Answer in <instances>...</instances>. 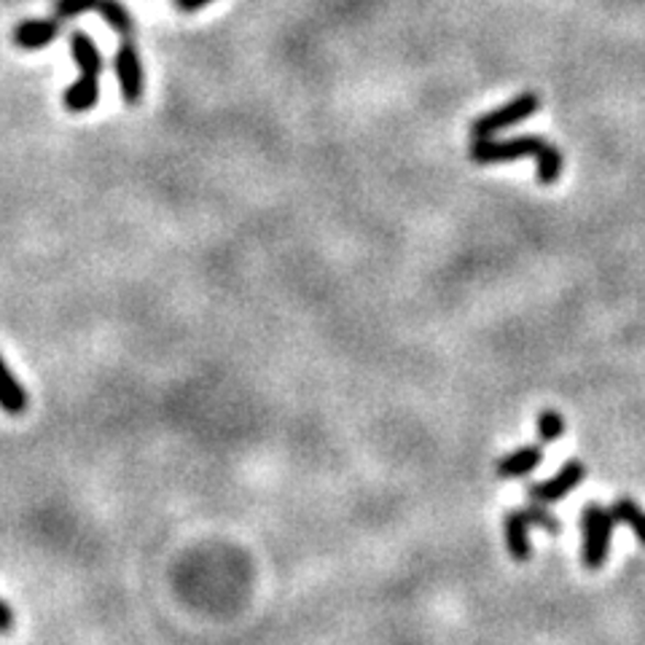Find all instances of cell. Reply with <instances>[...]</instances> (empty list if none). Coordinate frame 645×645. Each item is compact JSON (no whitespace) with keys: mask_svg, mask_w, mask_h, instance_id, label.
Listing matches in <instances>:
<instances>
[{"mask_svg":"<svg viewBox=\"0 0 645 645\" xmlns=\"http://www.w3.org/2000/svg\"><path fill=\"white\" fill-rule=\"evenodd\" d=\"M533 156L538 162V180L544 186L557 184L563 175V151L544 137L524 135L511 137V141H496V137H485V141L471 143V159L476 165H500V162H514Z\"/></svg>","mask_w":645,"mask_h":645,"instance_id":"1","label":"cell"},{"mask_svg":"<svg viewBox=\"0 0 645 645\" xmlns=\"http://www.w3.org/2000/svg\"><path fill=\"white\" fill-rule=\"evenodd\" d=\"M70 52H74V59L78 63V70H81V78L74 84V87L65 92V108L74 113L92 111L94 102L100 98L98 76L102 70V57L94 46V41L89 38L87 33H74L70 38Z\"/></svg>","mask_w":645,"mask_h":645,"instance_id":"2","label":"cell"},{"mask_svg":"<svg viewBox=\"0 0 645 645\" xmlns=\"http://www.w3.org/2000/svg\"><path fill=\"white\" fill-rule=\"evenodd\" d=\"M613 520L611 509L589 503L581 511V533H583V548L581 559L589 570H602L611 554V538H613Z\"/></svg>","mask_w":645,"mask_h":645,"instance_id":"3","label":"cell"},{"mask_svg":"<svg viewBox=\"0 0 645 645\" xmlns=\"http://www.w3.org/2000/svg\"><path fill=\"white\" fill-rule=\"evenodd\" d=\"M541 98L535 92H524L520 98L509 100L505 105L496 108V111L485 113L471 124V137L474 141H485V137H496L498 132L509 130V126L522 124L524 119H530L533 113H538Z\"/></svg>","mask_w":645,"mask_h":645,"instance_id":"4","label":"cell"},{"mask_svg":"<svg viewBox=\"0 0 645 645\" xmlns=\"http://www.w3.org/2000/svg\"><path fill=\"white\" fill-rule=\"evenodd\" d=\"M583 479H587V466L578 460H570L565 463V466L559 468L552 479L538 481V485H530L527 496L530 500H538V503H559V500L568 498L576 487H581Z\"/></svg>","mask_w":645,"mask_h":645,"instance_id":"5","label":"cell"},{"mask_svg":"<svg viewBox=\"0 0 645 645\" xmlns=\"http://www.w3.org/2000/svg\"><path fill=\"white\" fill-rule=\"evenodd\" d=\"M116 76L119 84H122V98L124 102H137L143 94V68H141V57H137L135 46L130 41H124L119 46L116 54Z\"/></svg>","mask_w":645,"mask_h":645,"instance_id":"6","label":"cell"},{"mask_svg":"<svg viewBox=\"0 0 645 645\" xmlns=\"http://www.w3.org/2000/svg\"><path fill=\"white\" fill-rule=\"evenodd\" d=\"M544 463V447L541 444H530V447H520L509 455H503L496 463L498 479H524Z\"/></svg>","mask_w":645,"mask_h":645,"instance_id":"7","label":"cell"},{"mask_svg":"<svg viewBox=\"0 0 645 645\" xmlns=\"http://www.w3.org/2000/svg\"><path fill=\"white\" fill-rule=\"evenodd\" d=\"M527 516H524V511H505V520H503V530H505V546H509V554L511 559H516V563H527L530 559V538H527Z\"/></svg>","mask_w":645,"mask_h":645,"instance_id":"8","label":"cell"},{"mask_svg":"<svg viewBox=\"0 0 645 645\" xmlns=\"http://www.w3.org/2000/svg\"><path fill=\"white\" fill-rule=\"evenodd\" d=\"M59 33V20H27L14 30V44L22 49H44Z\"/></svg>","mask_w":645,"mask_h":645,"instance_id":"9","label":"cell"},{"mask_svg":"<svg viewBox=\"0 0 645 645\" xmlns=\"http://www.w3.org/2000/svg\"><path fill=\"white\" fill-rule=\"evenodd\" d=\"M0 409L5 414H11V418H16V414H22L27 409L25 388L16 382V377L5 366L3 355H0Z\"/></svg>","mask_w":645,"mask_h":645,"instance_id":"10","label":"cell"},{"mask_svg":"<svg viewBox=\"0 0 645 645\" xmlns=\"http://www.w3.org/2000/svg\"><path fill=\"white\" fill-rule=\"evenodd\" d=\"M611 514H613V520H616V522L630 524L632 533H635L637 541H641V544L645 546V511L635 503V500L626 498V496L619 498L616 503H613Z\"/></svg>","mask_w":645,"mask_h":645,"instance_id":"11","label":"cell"},{"mask_svg":"<svg viewBox=\"0 0 645 645\" xmlns=\"http://www.w3.org/2000/svg\"><path fill=\"white\" fill-rule=\"evenodd\" d=\"M98 11H100L102 20L116 30V33H122V35L132 33V14L124 9L122 3H119V0H100Z\"/></svg>","mask_w":645,"mask_h":645,"instance_id":"12","label":"cell"},{"mask_svg":"<svg viewBox=\"0 0 645 645\" xmlns=\"http://www.w3.org/2000/svg\"><path fill=\"white\" fill-rule=\"evenodd\" d=\"M538 438L541 444H552V442H559V438L565 436V418L559 412H554V409H544V412L538 414Z\"/></svg>","mask_w":645,"mask_h":645,"instance_id":"13","label":"cell"},{"mask_svg":"<svg viewBox=\"0 0 645 645\" xmlns=\"http://www.w3.org/2000/svg\"><path fill=\"white\" fill-rule=\"evenodd\" d=\"M524 516H527L530 524H535V527L546 530L548 535L563 533V524H559L557 516H554L544 503H538V500H530V505L524 509Z\"/></svg>","mask_w":645,"mask_h":645,"instance_id":"14","label":"cell"},{"mask_svg":"<svg viewBox=\"0 0 645 645\" xmlns=\"http://www.w3.org/2000/svg\"><path fill=\"white\" fill-rule=\"evenodd\" d=\"M100 0H57L54 3V20H74L84 11H98Z\"/></svg>","mask_w":645,"mask_h":645,"instance_id":"15","label":"cell"},{"mask_svg":"<svg viewBox=\"0 0 645 645\" xmlns=\"http://www.w3.org/2000/svg\"><path fill=\"white\" fill-rule=\"evenodd\" d=\"M11 630H14V611L0 600V635H5Z\"/></svg>","mask_w":645,"mask_h":645,"instance_id":"16","label":"cell"},{"mask_svg":"<svg viewBox=\"0 0 645 645\" xmlns=\"http://www.w3.org/2000/svg\"><path fill=\"white\" fill-rule=\"evenodd\" d=\"M208 3H213V0H175L178 11H184V14H191V11L204 9Z\"/></svg>","mask_w":645,"mask_h":645,"instance_id":"17","label":"cell"}]
</instances>
